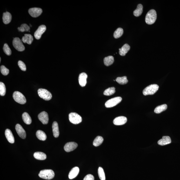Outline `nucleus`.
<instances>
[{"label": "nucleus", "instance_id": "nucleus-28", "mask_svg": "<svg viewBox=\"0 0 180 180\" xmlns=\"http://www.w3.org/2000/svg\"><path fill=\"white\" fill-rule=\"evenodd\" d=\"M168 106L166 104H162L156 107L154 110V112L156 114H160L166 110Z\"/></svg>", "mask_w": 180, "mask_h": 180}, {"label": "nucleus", "instance_id": "nucleus-30", "mask_svg": "<svg viewBox=\"0 0 180 180\" xmlns=\"http://www.w3.org/2000/svg\"><path fill=\"white\" fill-rule=\"evenodd\" d=\"M116 92L115 87H111L106 89L103 92L105 96H110L113 95Z\"/></svg>", "mask_w": 180, "mask_h": 180}, {"label": "nucleus", "instance_id": "nucleus-6", "mask_svg": "<svg viewBox=\"0 0 180 180\" xmlns=\"http://www.w3.org/2000/svg\"><path fill=\"white\" fill-rule=\"evenodd\" d=\"M69 119L71 123L75 124H78L82 121L81 116L75 112H71L69 114Z\"/></svg>", "mask_w": 180, "mask_h": 180}, {"label": "nucleus", "instance_id": "nucleus-17", "mask_svg": "<svg viewBox=\"0 0 180 180\" xmlns=\"http://www.w3.org/2000/svg\"><path fill=\"white\" fill-rule=\"evenodd\" d=\"M171 142V138L169 136H163L162 139L158 142V144L159 145L163 146L170 144Z\"/></svg>", "mask_w": 180, "mask_h": 180}, {"label": "nucleus", "instance_id": "nucleus-3", "mask_svg": "<svg viewBox=\"0 0 180 180\" xmlns=\"http://www.w3.org/2000/svg\"><path fill=\"white\" fill-rule=\"evenodd\" d=\"M158 85L156 84H153L147 86L143 91V95L144 96L153 95L156 93L159 89Z\"/></svg>", "mask_w": 180, "mask_h": 180}, {"label": "nucleus", "instance_id": "nucleus-14", "mask_svg": "<svg viewBox=\"0 0 180 180\" xmlns=\"http://www.w3.org/2000/svg\"><path fill=\"white\" fill-rule=\"evenodd\" d=\"M127 119L126 117L123 116H118L116 117L113 121L114 124L115 125H121L126 123Z\"/></svg>", "mask_w": 180, "mask_h": 180}, {"label": "nucleus", "instance_id": "nucleus-22", "mask_svg": "<svg viewBox=\"0 0 180 180\" xmlns=\"http://www.w3.org/2000/svg\"><path fill=\"white\" fill-rule=\"evenodd\" d=\"M3 23L5 24H9L11 21L12 19V16L11 14L8 12H4L3 14Z\"/></svg>", "mask_w": 180, "mask_h": 180}, {"label": "nucleus", "instance_id": "nucleus-24", "mask_svg": "<svg viewBox=\"0 0 180 180\" xmlns=\"http://www.w3.org/2000/svg\"><path fill=\"white\" fill-rule=\"evenodd\" d=\"M36 135V137L41 141H44L46 139L47 136L45 133L41 130H37Z\"/></svg>", "mask_w": 180, "mask_h": 180}, {"label": "nucleus", "instance_id": "nucleus-35", "mask_svg": "<svg viewBox=\"0 0 180 180\" xmlns=\"http://www.w3.org/2000/svg\"><path fill=\"white\" fill-rule=\"evenodd\" d=\"M3 50L5 53L8 56H10L11 54V51L8 44L5 43L4 44Z\"/></svg>", "mask_w": 180, "mask_h": 180}, {"label": "nucleus", "instance_id": "nucleus-20", "mask_svg": "<svg viewBox=\"0 0 180 180\" xmlns=\"http://www.w3.org/2000/svg\"><path fill=\"white\" fill-rule=\"evenodd\" d=\"M33 36L30 34H25L24 36L22 37V41L23 43H27L31 44L33 41Z\"/></svg>", "mask_w": 180, "mask_h": 180}, {"label": "nucleus", "instance_id": "nucleus-26", "mask_svg": "<svg viewBox=\"0 0 180 180\" xmlns=\"http://www.w3.org/2000/svg\"><path fill=\"white\" fill-rule=\"evenodd\" d=\"M114 58L113 56H109L105 57L104 59V63L105 65L107 66H109L113 63Z\"/></svg>", "mask_w": 180, "mask_h": 180}, {"label": "nucleus", "instance_id": "nucleus-33", "mask_svg": "<svg viewBox=\"0 0 180 180\" xmlns=\"http://www.w3.org/2000/svg\"><path fill=\"white\" fill-rule=\"evenodd\" d=\"M99 177L101 180H105V176L103 169L102 167H100L98 169Z\"/></svg>", "mask_w": 180, "mask_h": 180}, {"label": "nucleus", "instance_id": "nucleus-4", "mask_svg": "<svg viewBox=\"0 0 180 180\" xmlns=\"http://www.w3.org/2000/svg\"><path fill=\"white\" fill-rule=\"evenodd\" d=\"M38 94L41 98L45 101H49L52 97V95L51 93L46 89H40L38 90Z\"/></svg>", "mask_w": 180, "mask_h": 180}, {"label": "nucleus", "instance_id": "nucleus-8", "mask_svg": "<svg viewBox=\"0 0 180 180\" xmlns=\"http://www.w3.org/2000/svg\"><path fill=\"white\" fill-rule=\"evenodd\" d=\"M13 45L16 50L19 51H24L25 47L22 41L18 37L14 38L13 41Z\"/></svg>", "mask_w": 180, "mask_h": 180}, {"label": "nucleus", "instance_id": "nucleus-5", "mask_svg": "<svg viewBox=\"0 0 180 180\" xmlns=\"http://www.w3.org/2000/svg\"><path fill=\"white\" fill-rule=\"evenodd\" d=\"M13 97L16 102L19 104H24L26 101L24 95L19 92L16 91L14 93Z\"/></svg>", "mask_w": 180, "mask_h": 180}, {"label": "nucleus", "instance_id": "nucleus-21", "mask_svg": "<svg viewBox=\"0 0 180 180\" xmlns=\"http://www.w3.org/2000/svg\"><path fill=\"white\" fill-rule=\"evenodd\" d=\"M52 131L54 137L57 138L59 135V130L58 123L56 122H54L52 125Z\"/></svg>", "mask_w": 180, "mask_h": 180}, {"label": "nucleus", "instance_id": "nucleus-15", "mask_svg": "<svg viewBox=\"0 0 180 180\" xmlns=\"http://www.w3.org/2000/svg\"><path fill=\"white\" fill-rule=\"evenodd\" d=\"M88 75L85 73L83 72L80 74L78 77L79 83L82 87H84L86 85Z\"/></svg>", "mask_w": 180, "mask_h": 180}, {"label": "nucleus", "instance_id": "nucleus-23", "mask_svg": "<svg viewBox=\"0 0 180 180\" xmlns=\"http://www.w3.org/2000/svg\"><path fill=\"white\" fill-rule=\"evenodd\" d=\"M34 157L36 159L39 160H44L46 158V156L45 154L41 152H36L34 155Z\"/></svg>", "mask_w": 180, "mask_h": 180}, {"label": "nucleus", "instance_id": "nucleus-16", "mask_svg": "<svg viewBox=\"0 0 180 180\" xmlns=\"http://www.w3.org/2000/svg\"><path fill=\"white\" fill-rule=\"evenodd\" d=\"M6 137L9 142L11 143H14L15 142V138L11 130L9 129L5 130V132Z\"/></svg>", "mask_w": 180, "mask_h": 180}, {"label": "nucleus", "instance_id": "nucleus-37", "mask_svg": "<svg viewBox=\"0 0 180 180\" xmlns=\"http://www.w3.org/2000/svg\"><path fill=\"white\" fill-rule=\"evenodd\" d=\"M18 64L20 69L22 71H25L26 70V66L24 62L22 61H18Z\"/></svg>", "mask_w": 180, "mask_h": 180}, {"label": "nucleus", "instance_id": "nucleus-11", "mask_svg": "<svg viewBox=\"0 0 180 180\" xmlns=\"http://www.w3.org/2000/svg\"><path fill=\"white\" fill-rule=\"evenodd\" d=\"M78 145L77 143L74 142H68L65 144L64 146L65 151L67 152L73 151L77 148Z\"/></svg>", "mask_w": 180, "mask_h": 180}, {"label": "nucleus", "instance_id": "nucleus-38", "mask_svg": "<svg viewBox=\"0 0 180 180\" xmlns=\"http://www.w3.org/2000/svg\"><path fill=\"white\" fill-rule=\"evenodd\" d=\"M95 178L94 176L91 174H89L85 177L83 180H94Z\"/></svg>", "mask_w": 180, "mask_h": 180}, {"label": "nucleus", "instance_id": "nucleus-31", "mask_svg": "<svg viewBox=\"0 0 180 180\" xmlns=\"http://www.w3.org/2000/svg\"><path fill=\"white\" fill-rule=\"evenodd\" d=\"M116 81L119 84L122 85L126 84L128 83V81L126 76L122 77H118L116 78Z\"/></svg>", "mask_w": 180, "mask_h": 180}, {"label": "nucleus", "instance_id": "nucleus-34", "mask_svg": "<svg viewBox=\"0 0 180 180\" xmlns=\"http://www.w3.org/2000/svg\"><path fill=\"white\" fill-rule=\"evenodd\" d=\"M6 89L4 83L2 82H0V95L1 96H4L5 95Z\"/></svg>", "mask_w": 180, "mask_h": 180}, {"label": "nucleus", "instance_id": "nucleus-18", "mask_svg": "<svg viewBox=\"0 0 180 180\" xmlns=\"http://www.w3.org/2000/svg\"><path fill=\"white\" fill-rule=\"evenodd\" d=\"M79 172V169L78 167H74L69 172V178L70 179H72L75 178L78 175Z\"/></svg>", "mask_w": 180, "mask_h": 180}, {"label": "nucleus", "instance_id": "nucleus-1", "mask_svg": "<svg viewBox=\"0 0 180 180\" xmlns=\"http://www.w3.org/2000/svg\"><path fill=\"white\" fill-rule=\"evenodd\" d=\"M157 18V14L156 10L151 9L148 12L146 16L145 22L147 24L151 25L156 22Z\"/></svg>", "mask_w": 180, "mask_h": 180}, {"label": "nucleus", "instance_id": "nucleus-12", "mask_svg": "<svg viewBox=\"0 0 180 180\" xmlns=\"http://www.w3.org/2000/svg\"><path fill=\"white\" fill-rule=\"evenodd\" d=\"M38 118L43 124H46L49 122V116L48 114L45 111L42 112L39 114Z\"/></svg>", "mask_w": 180, "mask_h": 180}, {"label": "nucleus", "instance_id": "nucleus-41", "mask_svg": "<svg viewBox=\"0 0 180 180\" xmlns=\"http://www.w3.org/2000/svg\"><path fill=\"white\" fill-rule=\"evenodd\" d=\"M32 26L30 24V27H31Z\"/></svg>", "mask_w": 180, "mask_h": 180}, {"label": "nucleus", "instance_id": "nucleus-9", "mask_svg": "<svg viewBox=\"0 0 180 180\" xmlns=\"http://www.w3.org/2000/svg\"><path fill=\"white\" fill-rule=\"evenodd\" d=\"M46 30V27L44 25L40 26L38 29L35 32L34 36L37 39H39L42 37V35Z\"/></svg>", "mask_w": 180, "mask_h": 180}, {"label": "nucleus", "instance_id": "nucleus-29", "mask_svg": "<svg viewBox=\"0 0 180 180\" xmlns=\"http://www.w3.org/2000/svg\"><path fill=\"white\" fill-rule=\"evenodd\" d=\"M103 137L101 136H97L95 138L93 142V145L95 146H98L102 144L103 141Z\"/></svg>", "mask_w": 180, "mask_h": 180}, {"label": "nucleus", "instance_id": "nucleus-13", "mask_svg": "<svg viewBox=\"0 0 180 180\" xmlns=\"http://www.w3.org/2000/svg\"><path fill=\"white\" fill-rule=\"evenodd\" d=\"M16 129L17 134L22 139L25 138L26 134L24 129L21 125L17 124L16 126Z\"/></svg>", "mask_w": 180, "mask_h": 180}, {"label": "nucleus", "instance_id": "nucleus-36", "mask_svg": "<svg viewBox=\"0 0 180 180\" xmlns=\"http://www.w3.org/2000/svg\"><path fill=\"white\" fill-rule=\"evenodd\" d=\"M1 71L2 75L4 76H7L9 73V69L4 65H2L1 66Z\"/></svg>", "mask_w": 180, "mask_h": 180}, {"label": "nucleus", "instance_id": "nucleus-40", "mask_svg": "<svg viewBox=\"0 0 180 180\" xmlns=\"http://www.w3.org/2000/svg\"><path fill=\"white\" fill-rule=\"evenodd\" d=\"M17 29H18L19 31L20 32H23L25 31V30L24 28H23V27H22L21 26L20 27H18V28H17Z\"/></svg>", "mask_w": 180, "mask_h": 180}, {"label": "nucleus", "instance_id": "nucleus-27", "mask_svg": "<svg viewBox=\"0 0 180 180\" xmlns=\"http://www.w3.org/2000/svg\"><path fill=\"white\" fill-rule=\"evenodd\" d=\"M143 7L142 4H138L137 6V8L134 11V15L136 17H138L142 15L143 12Z\"/></svg>", "mask_w": 180, "mask_h": 180}, {"label": "nucleus", "instance_id": "nucleus-39", "mask_svg": "<svg viewBox=\"0 0 180 180\" xmlns=\"http://www.w3.org/2000/svg\"><path fill=\"white\" fill-rule=\"evenodd\" d=\"M21 26L23 27V28H24L25 30V31L30 32V31H29V30H30V27H29V26H28L27 24H22L21 25Z\"/></svg>", "mask_w": 180, "mask_h": 180}, {"label": "nucleus", "instance_id": "nucleus-2", "mask_svg": "<svg viewBox=\"0 0 180 180\" xmlns=\"http://www.w3.org/2000/svg\"><path fill=\"white\" fill-rule=\"evenodd\" d=\"M41 178L47 180H50L54 178L55 172L51 169H44L40 171L38 175Z\"/></svg>", "mask_w": 180, "mask_h": 180}, {"label": "nucleus", "instance_id": "nucleus-25", "mask_svg": "<svg viewBox=\"0 0 180 180\" xmlns=\"http://www.w3.org/2000/svg\"><path fill=\"white\" fill-rule=\"evenodd\" d=\"M22 118L23 122L25 124L29 125L31 123L32 120L31 117L28 113L25 112L22 114Z\"/></svg>", "mask_w": 180, "mask_h": 180}, {"label": "nucleus", "instance_id": "nucleus-10", "mask_svg": "<svg viewBox=\"0 0 180 180\" xmlns=\"http://www.w3.org/2000/svg\"><path fill=\"white\" fill-rule=\"evenodd\" d=\"M42 10L41 8H32L29 9V12L30 16L33 17H38L42 13Z\"/></svg>", "mask_w": 180, "mask_h": 180}, {"label": "nucleus", "instance_id": "nucleus-19", "mask_svg": "<svg viewBox=\"0 0 180 180\" xmlns=\"http://www.w3.org/2000/svg\"><path fill=\"white\" fill-rule=\"evenodd\" d=\"M130 46L128 44H125L122 47L121 49H119V54L121 56H125L128 52L130 49Z\"/></svg>", "mask_w": 180, "mask_h": 180}, {"label": "nucleus", "instance_id": "nucleus-32", "mask_svg": "<svg viewBox=\"0 0 180 180\" xmlns=\"http://www.w3.org/2000/svg\"><path fill=\"white\" fill-rule=\"evenodd\" d=\"M123 30L121 28H118L114 33V36L115 38H118L121 37L123 35Z\"/></svg>", "mask_w": 180, "mask_h": 180}, {"label": "nucleus", "instance_id": "nucleus-7", "mask_svg": "<svg viewBox=\"0 0 180 180\" xmlns=\"http://www.w3.org/2000/svg\"><path fill=\"white\" fill-rule=\"evenodd\" d=\"M122 100V98L121 97H114L107 101L105 105L107 108H112L119 104Z\"/></svg>", "mask_w": 180, "mask_h": 180}]
</instances>
